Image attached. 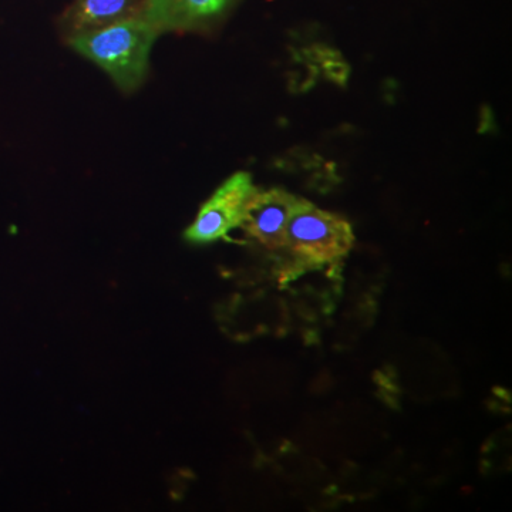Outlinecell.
<instances>
[{
  "instance_id": "cell-1",
  "label": "cell",
  "mask_w": 512,
  "mask_h": 512,
  "mask_svg": "<svg viewBox=\"0 0 512 512\" xmlns=\"http://www.w3.org/2000/svg\"><path fill=\"white\" fill-rule=\"evenodd\" d=\"M158 36V30L138 15L69 37V43L79 55L109 74L120 90L131 93L146 80L151 49Z\"/></svg>"
},
{
  "instance_id": "cell-2",
  "label": "cell",
  "mask_w": 512,
  "mask_h": 512,
  "mask_svg": "<svg viewBox=\"0 0 512 512\" xmlns=\"http://www.w3.org/2000/svg\"><path fill=\"white\" fill-rule=\"evenodd\" d=\"M355 244L348 220L306 202L293 214L286 229L285 249L305 266L333 264L345 258Z\"/></svg>"
},
{
  "instance_id": "cell-3",
  "label": "cell",
  "mask_w": 512,
  "mask_h": 512,
  "mask_svg": "<svg viewBox=\"0 0 512 512\" xmlns=\"http://www.w3.org/2000/svg\"><path fill=\"white\" fill-rule=\"evenodd\" d=\"M254 191L251 175L244 171L231 175L202 205L185 238L194 244H210L224 238L241 224L245 205Z\"/></svg>"
},
{
  "instance_id": "cell-4",
  "label": "cell",
  "mask_w": 512,
  "mask_h": 512,
  "mask_svg": "<svg viewBox=\"0 0 512 512\" xmlns=\"http://www.w3.org/2000/svg\"><path fill=\"white\" fill-rule=\"evenodd\" d=\"M306 202L281 188L266 191L255 188L245 205L239 227L262 247L271 251L285 249L289 221Z\"/></svg>"
},
{
  "instance_id": "cell-5",
  "label": "cell",
  "mask_w": 512,
  "mask_h": 512,
  "mask_svg": "<svg viewBox=\"0 0 512 512\" xmlns=\"http://www.w3.org/2000/svg\"><path fill=\"white\" fill-rule=\"evenodd\" d=\"M234 0H143L141 16L158 33L207 28L222 18Z\"/></svg>"
},
{
  "instance_id": "cell-6",
  "label": "cell",
  "mask_w": 512,
  "mask_h": 512,
  "mask_svg": "<svg viewBox=\"0 0 512 512\" xmlns=\"http://www.w3.org/2000/svg\"><path fill=\"white\" fill-rule=\"evenodd\" d=\"M143 0H74L62 18L67 36L92 32L141 15Z\"/></svg>"
}]
</instances>
